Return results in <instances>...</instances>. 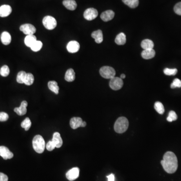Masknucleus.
I'll list each match as a JSON object with an SVG mask.
<instances>
[{"label":"nucleus","instance_id":"obj_41","mask_svg":"<svg viewBox=\"0 0 181 181\" xmlns=\"http://www.w3.org/2000/svg\"><path fill=\"white\" fill-rule=\"evenodd\" d=\"M86 125H87V123H86V122H85V121H83L81 127H84L86 126Z\"/></svg>","mask_w":181,"mask_h":181},{"label":"nucleus","instance_id":"obj_4","mask_svg":"<svg viewBox=\"0 0 181 181\" xmlns=\"http://www.w3.org/2000/svg\"><path fill=\"white\" fill-rule=\"evenodd\" d=\"M100 74L104 78L111 79L115 76L116 72L112 67L105 66L100 69Z\"/></svg>","mask_w":181,"mask_h":181},{"label":"nucleus","instance_id":"obj_13","mask_svg":"<svg viewBox=\"0 0 181 181\" xmlns=\"http://www.w3.org/2000/svg\"><path fill=\"white\" fill-rule=\"evenodd\" d=\"M12 8L10 6L4 5L0 7V17H6L12 13Z\"/></svg>","mask_w":181,"mask_h":181},{"label":"nucleus","instance_id":"obj_9","mask_svg":"<svg viewBox=\"0 0 181 181\" xmlns=\"http://www.w3.org/2000/svg\"><path fill=\"white\" fill-rule=\"evenodd\" d=\"M79 169L78 168H73L66 174V177L68 180L70 181H74L79 177Z\"/></svg>","mask_w":181,"mask_h":181},{"label":"nucleus","instance_id":"obj_28","mask_svg":"<svg viewBox=\"0 0 181 181\" xmlns=\"http://www.w3.org/2000/svg\"><path fill=\"white\" fill-rule=\"evenodd\" d=\"M156 112L160 114H163L164 112V108L163 104L160 102H155L154 106Z\"/></svg>","mask_w":181,"mask_h":181},{"label":"nucleus","instance_id":"obj_18","mask_svg":"<svg viewBox=\"0 0 181 181\" xmlns=\"http://www.w3.org/2000/svg\"><path fill=\"white\" fill-rule=\"evenodd\" d=\"M52 141L55 143L56 148H60L63 145V140L61 138L60 134L59 132H56L54 133Z\"/></svg>","mask_w":181,"mask_h":181},{"label":"nucleus","instance_id":"obj_2","mask_svg":"<svg viewBox=\"0 0 181 181\" xmlns=\"http://www.w3.org/2000/svg\"><path fill=\"white\" fill-rule=\"evenodd\" d=\"M129 126V122L126 118L120 117L115 123V131L118 133H123L125 132Z\"/></svg>","mask_w":181,"mask_h":181},{"label":"nucleus","instance_id":"obj_5","mask_svg":"<svg viewBox=\"0 0 181 181\" xmlns=\"http://www.w3.org/2000/svg\"><path fill=\"white\" fill-rule=\"evenodd\" d=\"M42 22L44 26L48 30H53L57 26L56 19L52 16H46L44 17Z\"/></svg>","mask_w":181,"mask_h":181},{"label":"nucleus","instance_id":"obj_10","mask_svg":"<svg viewBox=\"0 0 181 181\" xmlns=\"http://www.w3.org/2000/svg\"><path fill=\"white\" fill-rule=\"evenodd\" d=\"M0 156L4 160H8L13 158L14 155L8 148L4 146H0Z\"/></svg>","mask_w":181,"mask_h":181},{"label":"nucleus","instance_id":"obj_35","mask_svg":"<svg viewBox=\"0 0 181 181\" xmlns=\"http://www.w3.org/2000/svg\"><path fill=\"white\" fill-rule=\"evenodd\" d=\"M181 87V81L179 79H175L171 83V88L172 89H175L176 88Z\"/></svg>","mask_w":181,"mask_h":181},{"label":"nucleus","instance_id":"obj_26","mask_svg":"<svg viewBox=\"0 0 181 181\" xmlns=\"http://www.w3.org/2000/svg\"><path fill=\"white\" fill-rule=\"evenodd\" d=\"M125 5L131 8H136L139 5V0H122Z\"/></svg>","mask_w":181,"mask_h":181},{"label":"nucleus","instance_id":"obj_17","mask_svg":"<svg viewBox=\"0 0 181 181\" xmlns=\"http://www.w3.org/2000/svg\"><path fill=\"white\" fill-rule=\"evenodd\" d=\"M63 5L69 10L74 11L77 8V4L74 0H64Z\"/></svg>","mask_w":181,"mask_h":181},{"label":"nucleus","instance_id":"obj_14","mask_svg":"<svg viewBox=\"0 0 181 181\" xmlns=\"http://www.w3.org/2000/svg\"><path fill=\"white\" fill-rule=\"evenodd\" d=\"M114 12L112 10L106 11L101 15V18L105 22H108L113 19L114 17Z\"/></svg>","mask_w":181,"mask_h":181},{"label":"nucleus","instance_id":"obj_27","mask_svg":"<svg viewBox=\"0 0 181 181\" xmlns=\"http://www.w3.org/2000/svg\"><path fill=\"white\" fill-rule=\"evenodd\" d=\"M34 78L33 75L31 73H27L24 83L27 86H30L32 85L33 83H34Z\"/></svg>","mask_w":181,"mask_h":181},{"label":"nucleus","instance_id":"obj_32","mask_svg":"<svg viewBox=\"0 0 181 181\" xmlns=\"http://www.w3.org/2000/svg\"><path fill=\"white\" fill-rule=\"evenodd\" d=\"M10 69L7 65H5L2 67L0 69V74L2 77H6L9 74Z\"/></svg>","mask_w":181,"mask_h":181},{"label":"nucleus","instance_id":"obj_16","mask_svg":"<svg viewBox=\"0 0 181 181\" xmlns=\"http://www.w3.org/2000/svg\"><path fill=\"white\" fill-rule=\"evenodd\" d=\"M82 119L80 117L72 118L70 120V126L72 129H76L81 126L83 122Z\"/></svg>","mask_w":181,"mask_h":181},{"label":"nucleus","instance_id":"obj_3","mask_svg":"<svg viewBox=\"0 0 181 181\" xmlns=\"http://www.w3.org/2000/svg\"><path fill=\"white\" fill-rule=\"evenodd\" d=\"M33 149L36 153L42 154L45 151V141L42 136L37 135L34 136L32 141Z\"/></svg>","mask_w":181,"mask_h":181},{"label":"nucleus","instance_id":"obj_22","mask_svg":"<svg viewBox=\"0 0 181 181\" xmlns=\"http://www.w3.org/2000/svg\"><path fill=\"white\" fill-rule=\"evenodd\" d=\"M36 41V37L34 35H27L25 38L24 42L27 46L31 47Z\"/></svg>","mask_w":181,"mask_h":181},{"label":"nucleus","instance_id":"obj_20","mask_svg":"<svg viewBox=\"0 0 181 181\" xmlns=\"http://www.w3.org/2000/svg\"><path fill=\"white\" fill-rule=\"evenodd\" d=\"M92 37L95 40L97 43H102L103 40V35L102 31L98 30L95 31L92 33Z\"/></svg>","mask_w":181,"mask_h":181},{"label":"nucleus","instance_id":"obj_12","mask_svg":"<svg viewBox=\"0 0 181 181\" xmlns=\"http://www.w3.org/2000/svg\"><path fill=\"white\" fill-rule=\"evenodd\" d=\"M28 106V103L26 101H23L21 103V105L19 107H16L15 108V112L20 116H23L26 114L27 113V107Z\"/></svg>","mask_w":181,"mask_h":181},{"label":"nucleus","instance_id":"obj_40","mask_svg":"<svg viewBox=\"0 0 181 181\" xmlns=\"http://www.w3.org/2000/svg\"><path fill=\"white\" fill-rule=\"evenodd\" d=\"M108 181H115V176L114 174H111L109 176H107Z\"/></svg>","mask_w":181,"mask_h":181},{"label":"nucleus","instance_id":"obj_39","mask_svg":"<svg viewBox=\"0 0 181 181\" xmlns=\"http://www.w3.org/2000/svg\"><path fill=\"white\" fill-rule=\"evenodd\" d=\"M8 177L5 174L0 173V181H8Z\"/></svg>","mask_w":181,"mask_h":181},{"label":"nucleus","instance_id":"obj_11","mask_svg":"<svg viewBox=\"0 0 181 181\" xmlns=\"http://www.w3.org/2000/svg\"><path fill=\"white\" fill-rule=\"evenodd\" d=\"M80 45L78 42L76 41H71L67 45L68 51L70 53H76L79 50Z\"/></svg>","mask_w":181,"mask_h":181},{"label":"nucleus","instance_id":"obj_15","mask_svg":"<svg viewBox=\"0 0 181 181\" xmlns=\"http://www.w3.org/2000/svg\"><path fill=\"white\" fill-rule=\"evenodd\" d=\"M155 55V50L154 49L144 50L141 53V56L145 60L153 59Z\"/></svg>","mask_w":181,"mask_h":181},{"label":"nucleus","instance_id":"obj_6","mask_svg":"<svg viewBox=\"0 0 181 181\" xmlns=\"http://www.w3.org/2000/svg\"><path fill=\"white\" fill-rule=\"evenodd\" d=\"M123 85L122 79L118 77H114L110 79L109 86L112 90L117 91L122 88Z\"/></svg>","mask_w":181,"mask_h":181},{"label":"nucleus","instance_id":"obj_1","mask_svg":"<svg viewBox=\"0 0 181 181\" xmlns=\"http://www.w3.org/2000/svg\"><path fill=\"white\" fill-rule=\"evenodd\" d=\"M160 163L164 171L169 174L174 173L178 167L177 158L175 154L171 151H168L164 154Z\"/></svg>","mask_w":181,"mask_h":181},{"label":"nucleus","instance_id":"obj_36","mask_svg":"<svg viewBox=\"0 0 181 181\" xmlns=\"http://www.w3.org/2000/svg\"><path fill=\"white\" fill-rule=\"evenodd\" d=\"M46 147L48 151H52L56 147V146L53 141H50L46 145Z\"/></svg>","mask_w":181,"mask_h":181},{"label":"nucleus","instance_id":"obj_38","mask_svg":"<svg viewBox=\"0 0 181 181\" xmlns=\"http://www.w3.org/2000/svg\"><path fill=\"white\" fill-rule=\"evenodd\" d=\"M9 119V115L5 112H0V121H6Z\"/></svg>","mask_w":181,"mask_h":181},{"label":"nucleus","instance_id":"obj_31","mask_svg":"<svg viewBox=\"0 0 181 181\" xmlns=\"http://www.w3.org/2000/svg\"><path fill=\"white\" fill-rule=\"evenodd\" d=\"M42 45H42L41 41L37 40L30 48L32 51H34V52H37L41 50L42 47Z\"/></svg>","mask_w":181,"mask_h":181},{"label":"nucleus","instance_id":"obj_30","mask_svg":"<svg viewBox=\"0 0 181 181\" xmlns=\"http://www.w3.org/2000/svg\"><path fill=\"white\" fill-rule=\"evenodd\" d=\"M21 126L23 128H24L26 131H28L30 129V127L31 126V122L30 119L27 117L21 123Z\"/></svg>","mask_w":181,"mask_h":181},{"label":"nucleus","instance_id":"obj_7","mask_svg":"<svg viewBox=\"0 0 181 181\" xmlns=\"http://www.w3.org/2000/svg\"><path fill=\"white\" fill-rule=\"evenodd\" d=\"M98 11L93 8H88L83 13V17L87 20L91 21L98 16Z\"/></svg>","mask_w":181,"mask_h":181},{"label":"nucleus","instance_id":"obj_33","mask_svg":"<svg viewBox=\"0 0 181 181\" xmlns=\"http://www.w3.org/2000/svg\"><path fill=\"white\" fill-rule=\"evenodd\" d=\"M178 70L176 69H168L165 68L164 70V74L167 76H175L177 73Z\"/></svg>","mask_w":181,"mask_h":181},{"label":"nucleus","instance_id":"obj_23","mask_svg":"<svg viewBox=\"0 0 181 181\" xmlns=\"http://www.w3.org/2000/svg\"><path fill=\"white\" fill-rule=\"evenodd\" d=\"M64 78H65V80L69 82H73L76 78L74 70L72 69H68L65 73Z\"/></svg>","mask_w":181,"mask_h":181},{"label":"nucleus","instance_id":"obj_19","mask_svg":"<svg viewBox=\"0 0 181 181\" xmlns=\"http://www.w3.org/2000/svg\"><path fill=\"white\" fill-rule=\"evenodd\" d=\"M1 40L3 45H8L11 42V36L8 32H3L1 35Z\"/></svg>","mask_w":181,"mask_h":181},{"label":"nucleus","instance_id":"obj_29","mask_svg":"<svg viewBox=\"0 0 181 181\" xmlns=\"http://www.w3.org/2000/svg\"><path fill=\"white\" fill-rule=\"evenodd\" d=\"M26 72L21 71L19 72L17 76V82L19 83H24L26 76Z\"/></svg>","mask_w":181,"mask_h":181},{"label":"nucleus","instance_id":"obj_34","mask_svg":"<svg viewBox=\"0 0 181 181\" xmlns=\"http://www.w3.org/2000/svg\"><path fill=\"white\" fill-rule=\"evenodd\" d=\"M178 118V116L176 114V112L173 111H171L169 113V116L167 117V121L169 122H172L173 121H175Z\"/></svg>","mask_w":181,"mask_h":181},{"label":"nucleus","instance_id":"obj_25","mask_svg":"<svg viewBox=\"0 0 181 181\" xmlns=\"http://www.w3.org/2000/svg\"><path fill=\"white\" fill-rule=\"evenodd\" d=\"M48 88L50 91L55 93V94H58L59 93V88L57 83L55 81H50L48 83Z\"/></svg>","mask_w":181,"mask_h":181},{"label":"nucleus","instance_id":"obj_21","mask_svg":"<svg viewBox=\"0 0 181 181\" xmlns=\"http://www.w3.org/2000/svg\"><path fill=\"white\" fill-rule=\"evenodd\" d=\"M115 41L117 45H125L126 41V35L124 33H120L117 35L116 38L115 39Z\"/></svg>","mask_w":181,"mask_h":181},{"label":"nucleus","instance_id":"obj_42","mask_svg":"<svg viewBox=\"0 0 181 181\" xmlns=\"http://www.w3.org/2000/svg\"><path fill=\"white\" fill-rule=\"evenodd\" d=\"M125 77H126V76H125V74H121V76H120V78H121V79H124L125 78Z\"/></svg>","mask_w":181,"mask_h":181},{"label":"nucleus","instance_id":"obj_37","mask_svg":"<svg viewBox=\"0 0 181 181\" xmlns=\"http://www.w3.org/2000/svg\"><path fill=\"white\" fill-rule=\"evenodd\" d=\"M174 10L177 14L181 16V2L176 4L174 8Z\"/></svg>","mask_w":181,"mask_h":181},{"label":"nucleus","instance_id":"obj_24","mask_svg":"<svg viewBox=\"0 0 181 181\" xmlns=\"http://www.w3.org/2000/svg\"><path fill=\"white\" fill-rule=\"evenodd\" d=\"M141 46L143 50L153 49L154 47V43L153 41L150 39H145L141 42Z\"/></svg>","mask_w":181,"mask_h":181},{"label":"nucleus","instance_id":"obj_8","mask_svg":"<svg viewBox=\"0 0 181 181\" xmlns=\"http://www.w3.org/2000/svg\"><path fill=\"white\" fill-rule=\"evenodd\" d=\"M20 30L27 35H33L36 31V28L30 24H25L21 25Z\"/></svg>","mask_w":181,"mask_h":181}]
</instances>
